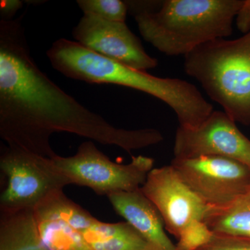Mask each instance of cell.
I'll use <instances>...</instances> for the list:
<instances>
[{"label": "cell", "instance_id": "1", "mask_svg": "<svg viewBox=\"0 0 250 250\" xmlns=\"http://www.w3.org/2000/svg\"><path fill=\"white\" fill-rule=\"evenodd\" d=\"M25 14L0 21V136L8 146L52 159L54 133L88 138L129 154L163 141L157 129L116 127L51 80L31 56Z\"/></svg>", "mask_w": 250, "mask_h": 250}, {"label": "cell", "instance_id": "2", "mask_svg": "<svg viewBox=\"0 0 250 250\" xmlns=\"http://www.w3.org/2000/svg\"><path fill=\"white\" fill-rule=\"evenodd\" d=\"M47 56L52 66L67 78L121 85L159 99L173 110L182 127L200 126L213 111L211 104L190 82L154 76L103 57L76 41L59 39L47 50Z\"/></svg>", "mask_w": 250, "mask_h": 250}, {"label": "cell", "instance_id": "3", "mask_svg": "<svg viewBox=\"0 0 250 250\" xmlns=\"http://www.w3.org/2000/svg\"><path fill=\"white\" fill-rule=\"evenodd\" d=\"M245 0H166L152 11L135 15L145 41L163 54L185 57L203 44L225 39Z\"/></svg>", "mask_w": 250, "mask_h": 250}, {"label": "cell", "instance_id": "4", "mask_svg": "<svg viewBox=\"0 0 250 250\" xmlns=\"http://www.w3.org/2000/svg\"><path fill=\"white\" fill-rule=\"evenodd\" d=\"M184 70L236 123L250 125V31L216 39L184 57Z\"/></svg>", "mask_w": 250, "mask_h": 250}, {"label": "cell", "instance_id": "5", "mask_svg": "<svg viewBox=\"0 0 250 250\" xmlns=\"http://www.w3.org/2000/svg\"><path fill=\"white\" fill-rule=\"evenodd\" d=\"M0 170L5 182L0 196L1 212L34 210L70 184L52 159L4 145L1 147Z\"/></svg>", "mask_w": 250, "mask_h": 250}, {"label": "cell", "instance_id": "6", "mask_svg": "<svg viewBox=\"0 0 250 250\" xmlns=\"http://www.w3.org/2000/svg\"><path fill=\"white\" fill-rule=\"evenodd\" d=\"M52 160L69 184L90 188L95 193L106 196L141 188L154 163L152 158L138 156H132L126 165L116 164L99 150L93 141L81 144L74 156L57 154Z\"/></svg>", "mask_w": 250, "mask_h": 250}, {"label": "cell", "instance_id": "7", "mask_svg": "<svg viewBox=\"0 0 250 250\" xmlns=\"http://www.w3.org/2000/svg\"><path fill=\"white\" fill-rule=\"evenodd\" d=\"M171 165L211 208L225 207L250 190V167L235 159L218 156L174 158Z\"/></svg>", "mask_w": 250, "mask_h": 250}, {"label": "cell", "instance_id": "8", "mask_svg": "<svg viewBox=\"0 0 250 250\" xmlns=\"http://www.w3.org/2000/svg\"><path fill=\"white\" fill-rule=\"evenodd\" d=\"M236 123L225 112L213 111L197 127L179 126L174 139V158L223 156L250 167V140Z\"/></svg>", "mask_w": 250, "mask_h": 250}, {"label": "cell", "instance_id": "9", "mask_svg": "<svg viewBox=\"0 0 250 250\" xmlns=\"http://www.w3.org/2000/svg\"><path fill=\"white\" fill-rule=\"evenodd\" d=\"M141 190L155 205L166 229L177 238L192 222L203 221L208 207L171 164L153 168Z\"/></svg>", "mask_w": 250, "mask_h": 250}, {"label": "cell", "instance_id": "10", "mask_svg": "<svg viewBox=\"0 0 250 250\" xmlns=\"http://www.w3.org/2000/svg\"><path fill=\"white\" fill-rule=\"evenodd\" d=\"M75 41L95 53L143 71L158 61L146 52L139 38L126 22H110L83 15L72 31Z\"/></svg>", "mask_w": 250, "mask_h": 250}, {"label": "cell", "instance_id": "11", "mask_svg": "<svg viewBox=\"0 0 250 250\" xmlns=\"http://www.w3.org/2000/svg\"><path fill=\"white\" fill-rule=\"evenodd\" d=\"M107 197L117 213L157 250H176V246L164 231L160 213L141 188Z\"/></svg>", "mask_w": 250, "mask_h": 250}, {"label": "cell", "instance_id": "12", "mask_svg": "<svg viewBox=\"0 0 250 250\" xmlns=\"http://www.w3.org/2000/svg\"><path fill=\"white\" fill-rule=\"evenodd\" d=\"M34 211L42 244L48 250H93L81 231L45 205Z\"/></svg>", "mask_w": 250, "mask_h": 250}, {"label": "cell", "instance_id": "13", "mask_svg": "<svg viewBox=\"0 0 250 250\" xmlns=\"http://www.w3.org/2000/svg\"><path fill=\"white\" fill-rule=\"evenodd\" d=\"M1 250H48L41 241L34 210L1 212Z\"/></svg>", "mask_w": 250, "mask_h": 250}, {"label": "cell", "instance_id": "14", "mask_svg": "<svg viewBox=\"0 0 250 250\" xmlns=\"http://www.w3.org/2000/svg\"><path fill=\"white\" fill-rule=\"evenodd\" d=\"M203 222L213 234L250 240V190L225 207H208Z\"/></svg>", "mask_w": 250, "mask_h": 250}, {"label": "cell", "instance_id": "15", "mask_svg": "<svg viewBox=\"0 0 250 250\" xmlns=\"http://www.w3.org/2000/svg\"><path fill=\"white\" fill-rule=\"evenodd\" d=\"M83 15L94 16L110 22H126L128 8L121 0H78Z\"/></svg>", "mask_w": 250, "mask_h": 250}, {"label": "cell", "instance_id": "16", "mask_svg": "<svg viewBox=\"0 0 250 250\" xmlns=\"http://www.w3.org/2000/svg\"><path fill=\"white\" fill-rule=\"evenodd\" d=\"M89 245L93 250H157L129 223L116 236Z\"/></svg>", "mask_w": 250, "mask_h": 250}, {"label": "cell", "instance_id": "17", "mask_svg": "<svg viewBox=\"0 0 250 250\" xmlns=\"http://www.w3.org/2000/svg\"><path fill=\"white\" fill-rule=\"evenodd\" d=\"M214 236L202 220L192 222L179 237L176 250H197L205 246Z\"/></svg>", "mask_w": 250, "mask_h": 250}, {"label": "cell", "instance_id": "18", "mask_svg": "<svg viewBox=\"0 0 250 250\" xmlns=\"http://www.w3.org/2000/svg\"><path fill=\"white\" fill-rule=\"evenodd\" d=\"M197 250H250V240L214 234L207 245Z\"/></svg>", "mask_w": 250, "mask_h": 250}, {"label": "cell", "instance_id": "19", "mask_svg": "<svg viewBox=\"0 0 250 250\" xmlns=\"http://www.w3.org/2000/svg\"><path fill=\"white\" fill-rule=\"evenodd\" d=\"M23 1L19 0H1L0 1V16L2 21H11L20 9H22Z\"/></svg>", "mask_w": 250, "mask_h": 250}, {"label": "cell", "instance_id": "20", "mask_svg": "<svg viewBox=\"0 0 250 250\" xmlns=\"http://www.w3.org/2000/svg\"><path fill=\"white\" fill-rule=\"evenodd\" d=\"M237 27L243 34L250 31V0H245L244 4L236 18Z\"/></svg>", "mask_w": 250, "mask_h": 250}]
</instances>
